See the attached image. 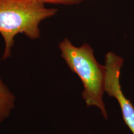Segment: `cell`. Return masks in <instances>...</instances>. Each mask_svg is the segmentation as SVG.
<instances>
[{"label":"cell","mask_w":134,"mask_h":134,"mask_svg":"<svg viewBox=\"0 0 134 134\" xmlns=\"http://www.w3.org/2000/svg\"><path fill=\"white\" fill-rule=\"evenodd\" d=\"M123 63V58L114 53L108 52L105 55L104 91L109 96L117 100L125 123L134 134V107L124 95L120 85V68Z\"/></svg>","instance_id":"obj_3"},{"label":"cell","mask_w":134,"mask_h":134,"mask_svg":"<svg viewBox=\"0 0 134 134\" xmlns=\"http://www.w3.org/2000/svg\"><path fill=\"white\" fill-rule=\"evenodd\" d=\"M15 96L0 78V124L9 116L15 107Z\"/></svg>","instance_id":"obj_4"},{"label":"cell","mask_w":134,"mask_h":134,"mask_svg":"<svg viewBox=\"0 0 134 134\" xmlns=\"http://www.w3.org/2000/svg\"><path fill=\"white\" fill-rule=\"evenodd\" d=\"M41 2L44 3H57V4H76L83 0H38Z\"/></svg>","instance_id":"obj_5"},{"label":"cell","mask_w":134,"mask_h":134,"mask_svg":"<svg viewBox=\"0 0 134 134\" xmlns=\"http://www.w3.org/2000/svg\"><path fill=\"white\" fill-rule=\"evenodd\" d=\"M58 48L67 66L79 76L83 83L82 98L87 106L97 107L107 119L108 114L103 99L105 92V65L97 62L93 48L87 43L76 47L65 38L59 43Z\"/></svg>","instance_id":"obj_2"},{"label":"cell","mask_w":134,"mask_h":134,"mask_svg":"<svg viewBox=\"0 0 134 134\" xmlns=\"http://www.w3.org/2000/svg\"><path fill=\"white\" fill-rule=\"evenodd\" d=\"M57 12L38 0H0V34L4 41L2 59L11 56L14 37L23 34L32 40L41 36L39 24Z\"/></svg>","instance_id":"obj_1"}]
</instances>
